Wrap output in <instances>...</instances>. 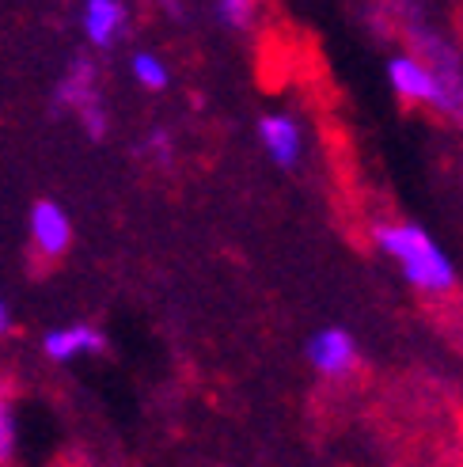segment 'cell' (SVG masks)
<instances>
[{
    "label": "cell",
    "mask_w": 463,
    "mask_h": 467,
    "mask_svg": "<svg viewBox=\"0 0 463 467\" xmlns=\"http://www.w3.org/2000/svg\"><path fill=\"white\" fill-rule=\"evenodd\" d=\"M373 244L387 263H396L403 282L422 296H448L459 282L452 254L414 221H376Z\"/></svg>",
    "instance_id": "obj_1"
},
{
    "label": "cell",
    "mask_w": 463,
    "mask_h": 467,
    "mask_svg": "<svg viewBox=\"0 0 463 467\" xmlns=\"http://www.w3.org/2000/svg\"><path fill=\"white\" fill-rule=\"evenodd\" d=\"M54 99L61 110L68 114H77L80 126L87 137H107V107H103V96H99V73H96V65H91V57H73L68 61V68L61 73L57 88H54Z\"/></svg>",
    "instance_id": "obj_2"
},
{
    "label": "cell",
    "mask_w": 463,
    "mask_h": 467,
    "mask_svg": "<svg viewBox=\"0 0 463 467\" xmlns=\"http://www.w3.org/2000/svg\"><path fill=\"white\" fill-rule=\"evenodd\" d=\"M387 88L410 107H429L437 114H448V91L437 68L414 50H399L387 57Z\"/></svg>",
    "instance_id": "obj_3"
},
{
    "label": "cell",
    "mask_w": 463,
    "mask_h": 467,
    "mask_svg": "<svg viewBox=\"0 0 463 467\" xmlns=\"http://www.w3.org/2000/svg\"><path fill=\"white\" fill-rule=\"evenodd\" d=\"M304 361L315 372L319 380H350L354 372L361 368V346L354 338V331L331 323V327H319V331L308 335L304 342Z\"/></svg>",
    "instance_id": "obj_4"
},
{
    "label": "cell",
    "mask_w": 463,
    "mask_h": 467,
    "mask_svg": "<svg viewBox=\"0 0 463 467\" xmlns=\"http://www.w3.org/2000/svg\"><path fill=\"white\" fill-rule=\"evenodd\" d=\"M254 137H259V145L273 168L296 171L300 163H304L308 133H304V122H300L293 110H266L262 119L254 122Z\"/></svg>",
    "instance_id": "obj_5"
},
{
    "label": "cell",
    "mask_w": 463,
    "mask_h": 467,
    "mask_svg": "<svg viewBox=\"0 0 463 467\" xmlns=\"http://www.w3.org/2000/svg\"><path fill=\"white\" fill-rule=\"evenodd\" d=\"M27 236L42 259H61L73 244V221H68L65 205L54 198H38L27 213Z\"/></svg>",
    "instance_id": "obj_6"
},
{
    "label": "cell",
    "mask_w": 463,
    "mask_h": 467,
    "mask_svg": "<svg viewBox=\"0 0 463 467\" xmlns=\"http://www.w3.org/2000/svg\"><path fill=\"white\" fill-rule=\"evenodd\" d=\"M129 8L126 0H84L80 5V35L91 50H110L126 35Z\"/></svg>",
    "instance_id": "obj_7"
},
{
    "label": "cell",
    "mask_w": 463,
    "mask_h": 467,
    "mask_svg": "<svg viewBox=\"0 0 463 467\" xmlns=\"http://www.w3.org/2000/svg\"><path fill=\"white\" fill-rule=\"evenodd\" d=\"M103 349V331L91 323H65L42 335V358L50 365H73Z\"/></svg>",
    "instance_id": "obj_8"
},
{
    "label": "cell",
    "mask_w": 463,
    "mask_h": 467,
    "mask_svg": "<svg viewBox=\"0 0 463 467\" xmlns=\"http://www.w3.org/2000/svg\"><path fill=\"white\" fill-rule=\"evenodd\" d=\"M129 77H133L137 88H145V91H164L171 84V68L156 50H133L129 54Z\"/></svg>",
    "instance_id": "obj_9"
},
{
    "label": "cell",
    "mask_w": 463,
    "mask_h": 467,
    "mask_svg": "<svg viewBox=\"0 0 463 467\" xmlns=\"http://www.w3.org/2000/svg\"><path fill=\"white\" fill-rule=\"evenodd\" d=\"M213 16L224 31H251L259 19V0H213Z\"/></svg>",
    "instance_id": "obj_10"
},
{
    "label": "cell",
    "mask_w": 463,
    "mask_h": 467,
    "mask_svg": "<svg viewBox=\"0 0 463 467\" xmlns=\"http://www.w3.org/2000/svg\"><path fill=\"white\" fill-rule=\"evenodd\" d=\"M15 441H19V426H15V407L8 388L0 384V463H8L15 456Z\"/></svg>",
    "instance_id": "obj_11"
},
{
    "label": "cell",
    "mask_w": 463,
    "mask_h": 467,
    "mask_svg": "<svg viewBox=\"0 0 463 467\" xmlns=\"http://www.w3.org/2000/svg\"><path fill=\"white\" fill-rule=\"evenodd\" d=\"M137 152H141L145 160L168 163V160H171V152H175V145H171V133H168V130H149V133H145V141L137 145Z\"/></svg>",
    "instance_id": "obj_12"
},
{
    "label": "cell",
    "mask_w": 463,
    "mask_h": 467,
    "mask_svg": "<svg viewBox=\"0 0 463 467\" xmlns=\"http://www.w3.org/2000/svg\"><path fill=\"white\" fill-rule=\"evenodd\" d=\"M12 331V308L5 305V300H0V338H5Z\"/></svg>",
    "instance_id": "obj_13"
}]
</instances>
